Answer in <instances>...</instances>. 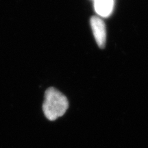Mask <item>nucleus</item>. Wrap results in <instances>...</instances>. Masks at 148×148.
I'll return each mask as SVG.
<instances>
[{
	"instance_id": "f257e3e1",
	"label": "nucleus",
	"mask_w": 148,
	"mask_h": 148,
	"mask_svg": "<svg viewBox=\"0 0 148 148\" xmlns=\"http://www.w3.org/2000/svg\"><path fill=\"white\" fill-rule=\"evenodd\" d=\"M69 108V101L66 96L55 88L50 87L46 90L42 110L46 118L54 121L64 115Z\"/></svg>"
},
{
	"instance_id": "f03ea898",
	"label": "nucleus",
	"mask_w": 148,
	"mask_h": 148,
	"mask_svg": "<svg viewBox=\"0 0 148 148\" xmlns=\"http://www.w3.org/2000/svg\"><path fill=\"white\" fill-rule=\"evenodd\" d=\"M90 23L97 45L100 48H103L106 40V29L104 22L101 18L94 16L90 18Z\"/></svg>"
},
{
	"instance_id": "7ed1b4c3",
	"label": "nucleus",
	"mask_w": 148,
	"mask_h": 148,
	"mask_svg": "<svg viewBox=\"0 0 148 148\" xmlns=\"http://www.w3.org/2000/svg\"><path fill=\"white\" fill-rule=\"evenodd\" d=\"M94 8L98 15L107 17L112 13L114 8V0H93Z\"/></svg>"
}]
</instances>
